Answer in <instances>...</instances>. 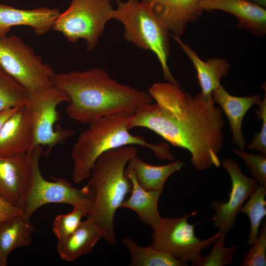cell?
Instances as JSON below:
<instances>
[{"mask_svg":"<svg viewBox=\"0 0 266 266\" xmlns=\"http://www.w3.org/2000/svg\"><path fill=\"white\" fill-rule=\"evenodd\" d=\"M191 60L197 74L201 94L207 99L212 98L211 93L220 84L222 78L228 73L230 65L225 58H211L203 61L180 37L172 36Z\"/></svg>","mask_w":266,"mask_h":266,"instance_id":"ac0fdd59","label":"cell"},{"mask_svg":"<svg viewBox=\"0 0 266 266\" xmlns=\"http://www.w3.org/2000/svg\"><path fill=\"white\" fill-rule=\"evenodd\" d=\"M32 178V151L0 156V196L21 209L30 190Z\"/></svg>","mask_w":266,"mask_h":266,"instance_id":"7c38bea8","label":"cell"},{"mask_svg":"<svg viewBox=\"0 0 266 266\" xmlns=\"http://www.w3.org/2000/svg\"><path fill=\"white\" fill-rule=\"evenodd\" d=\"M194 214H186L177 218L162 217L152 229L151 244L159 250L188 263L199 259L202 250L208 249L219 237L220 233L205 239L197 237L195 225L188 222V219Z\"/></svg>","mask_w":266,"mask_h":266,"instance_id":"9c48e42d","label":"cell"},{"mask_svg":"<svg viewBox=\"0 0 266 266\" xmlns=\"http://www.w3.org/2000/svg\"><path fill=\"white\" fill-rule=\"evenodd\" d=\"M84 216H87V214L83 209L76 207H73L72 210L67 214H58L52 226L53 232L58 240L66 238L75 232Z\"/></svg>","mask_w":266,"mask_h":266,"instance_id":"4316f807","label":"cell"},{"mask_svg":"<svg viewBox=\"0 0 266 266\" xmlns=\"http://www.w3.org/2000/svg\"><path fill=\"white\" fill-rule=\"evenodd\" d=\"M67 94L53 86L51 87L28 92V102L32 112L34 128L33 148L37 145L47 146L49 155L52 148L62 144L76 132L60 125L54 127L60 120L57 107L69 101Z\"/></svg>","mask_w":266,"mask_h":266,"instance_id":"30bf717a","label":"cell"},{"mask_svg":"<svg viewBox=\"0 0 266 266\" xmlns=\"http://www.w3.org/2000/svg\"><path fill=\"white\" fill-rule=\"evenodd\" d=\"M201 0H142L165 24L171 36L180 37L189 23L201 15Z\"/></svg>","mask_w":266,"mask_h":266,"instance_id":"9a60e30c","label":"cell"},{"mask_svg":"<svg viewBox=\"0 0 266 266\" xmlns=\"http://www.w3.org/2000/svg\"><path fill=\"white\" fill-rule=\"evenodd\" d=\"M0 266H5L0 257Z\"/></svg>","mask_w":266,"mask_h":266,"instance_id":"836d02e7","label":"cell"},{"mask_svg":"<svg viewBox=\"0 0 266 266\" xmlns=\"http://www.w3.org/2000/svg\"><path fill=\"white\" fill-rule=\"evenodd\" d=\"M265 98L259 100L256 104L259 106L255 110L256 114L259 120H262V126L260 132L255 134L254 138L247 145L249 150H256L266 154V94Z\"/></svg>","mask_w":266,"mask_h":266,"instance_id":"f546056e","label":"cell"},{"mask_svg":"<svg viewBox=\"0 0 266 266\" xmlns=\"http://www.w3.org/2000/svg\"><path fill=\"white\" fill-rule=\"evenodd\" d=\"M148 92L156 102L138 108L128 122V129L146 128L172 145L187 150L198 170L220 167L225 122L213 98L207 99L201 92L193 97L168 82L155 83Z\"/></svg>","mask_w":266,"mask_h":266,"instance_id":"6da1fadb","label":"cell"},{"mask_svg":"<svg viewBox=\"0 0 266 266\" xmlns=\"http://www.w3.org/2000/svg\"><path fill=\"white\" fill-rule=\"evenodd\" d=\"M50 80L69 97L66 110L68 117L83 124L116 113H133L152 100L149 93L119 83L99 67L54 73Z\"/></svg>","mask_w":266,"mask_h":266,"instance_id":"7a4b0ae2","label":"cell"},{"mask_svg":"<svg viewBox=\"0 0 266 266\" xmlns=\"http://www.w3.org/2000/svg\"><path fill=\"white\" fill-rule=\"evenodd\" d=\"M184 164L180 161L161 165L153 166L142 161L137 155L133 156L127 167L132 169L140 186L148 191H162L167 179L180 170Z\"/></svg>","mask_w":266,"mask_h":266,"instance_id":"7402d4cb","label":"cell"},{"mask_svg":"<svg viewBox=\"0 0 266 266\" xmlns=\"http://www.w3.org/2000/svg\"><path fill=\"white\" fill-rule=\"evenodd\" d=\"M125 173L131 181L132 189L131 196L124 200L121 207L136 212L140 220L153 229L162 218L158 209V202L163 191L144 189L138 184L133 171L131 168L127 167Z\"/></svg>","mask_w":266,"mask_h":266,"instance_id":"d6986e66","label":"cell"},{"mask_svg":"<svg viewBox=\"0 0 266 266\" xmlns=\"http://www.w3.org/2000/svg\"><path fill=\"white\" fill-rule=\"evenodd\" d=\"M259 235L248 251L243 256L240 266H266V219L261 224Z\"/></svg>","mask_w":266,"mask_h":266,"instance_id":"83f0119b","label":"cell"},{"mask_svg":"<svg viewBox=\"0 0 266 266\" xmlns=\"http://www.w3.org/2000/svg\"><path fill=\"white\" fill-rule=\"evenodd\" d=\"M28 92L0 66V113L28 103Z\"/></svg>","mask_w":266,"mask_h":266,"instance_id":"d4e9b609","label":"cell"},{"mask_svg":"<svg viewBox=\"0 0 266 266\" xmlns=\"http://www.w3.org/2000/svg\"><path fill=\"white\" fill-rule=\"evenodd\" d=\"M34 228L23 214L0 222V257L5 266L14 250L29 246Z\"/></svg>","mask_w":266,"mask_h":266,"instance_id":"44dd1931","label":"cell"},{"mask_svg":"<svg viewBox=\"0 0 266 266\" xmlns=\"http://www.w3.org/2000/svg\"><path fill=\"white\" fill-rule=\"evenodd\" d=\"M133 114L123 112L105 116L89 124L88 128L80 133L71 153L74 183L80 184L90 177L97 160L102 153L124 146L146 147L160 159L174 160L168 143L153 144L142 136L129 133L128 124Z\"/></svg>","mask_w":266,"mask_h":266,"instance_id":"277c9868","label":"cell"},{"mask_svg":"<svg viewBox=\"0 0 266 266\" xmlns=\"http://www.w3.org/2000/svg\"><path fill=\"white\" fill-rule=\"evenodd\" d=\"M259 6L264 7L266 5V0H248Z\"/></svg>","mask_w":266,"mask_h":266,"instance_id":"d6a6232c","label":"cell"},{"mask_svg":"<svg viewBox=\"0 0 266 266\" xmlns=\"http://www.w3.org/2000/svg\"><path fill=\"white\" fill-rule=\"evenodd\" d=\"M226 234L221 233L213 243V248L208 255H202L198 260L191 262L192 266H225L233 262L235 252L239 248L237 244L227 247L225 246Z\"/></svg>","mask_w":266,"mask_h":266,"instance_id":"484cf974","label":"cell"},{"mask_svg":"<svg viewBox=\"0 0 266 266\" xmlns=\"http://www.w3.org/2000/svg\"><path fill=\"white\" fill-rule=\"evenodd\" d=\"M19 107L9 108L0 113V130L5 121L17 110Z\"/></svg>","mask_w":266,"mask_h":266,"instance_id":"1f68e13d","label":"cell"},{"mask_svg":"<svg viewBox=\"0 0 266 266\" xmlns=\"http://www.w3.org/2000/svg\"><path fill=\"white\" fill-rule=\"evenodd\" d=\"M266 187L259 184L239 210V212L248 216L250 221L247 245H252L257 239L261 222L266 215Z\"/></svg>","mask_w":266,"mask_h":266,"instance_id":"cb8c5ba5","label":"cell"},{"mask_svg":"<svg viewBox=\"0 0 266 266\" xmlns=\"http://www.w3.org/2000/svg\"><path fill=\"white\" fill-rule=\"evenodd\" d=\"M22 214V210L0 196V222Z\"/></svg>","mask_w":266,"mask_h":266,"instance_id":"4dcf8cb0","label":"cell"},{"mask_svg":"<svg viewBox=\"0 0 266 266\" xmlns=\"http://www.w3.org/2000/svg\"><path fill=\"white\" fill-rule=\"evenodd\" d=\"M233 152L243 160L259 184L266 187V154L260 152L256 155L239 149H234Z\"/></svg>","mask_w":266,"mask_h":266,"instance_id":"f1b7e54d","label":"cell"},{"mask_svg":"<svg viewBox=\"0 0 266 266\" xmlns=\"http://www.w3.org/2000/svg\"><path fill=\"white\" fill-rule=\"evenodd\" d=\"M203 10H219L234 15L237 26L252 33L264 36L266 33V10L248 0H201Z\"/></svg>","mask_w":266,"mask_h":266,"instance_id":"2e32d148","label":"cell"},{"mask_svg":"<svg viewBox=\"0 0 266 266\" xmlns=\"http://www.w3.org/2000/svg\"><path fill=\"white\" fill-rule=\"evenodd\" d=\"M113 11L111 0H71L52 30L62 33L70 42L84 39L90 51L97 46L107 22L113 19Z\"/></svg>","mask_w":266,"mask_h":266,"instance_id":"52a82bcc","label":"cell"},{"mask_svg":"<svg viewBox=\"0 0 266 266\" xmlns=\"http://www.w3.org/2000/svg\"><path fill=\"white\" fill-rule=\"evenodd\" d=\"M60 14L57 8L22 9L0 3V37L6 36L12 27L17 26L31 27L37 35H43L52 30Z\"/></svg>","mask_w":266,"mask_h":266,"instance_id":"5bb4252c","label":"cell"},{"mask_svg":"<svg viewBox=\"0 0 266 266\" xmlns=\"http://www.w3.org/2000/svg\"><path fill=\"white\" fill-rule=\"evenodd\" d=\"M211 95L229 121L232 142L239 150L244 151L246 143L242 132L243 119L249 109L261 100V96L255 94L248 97H235L228 93L221 85L212 91Z\"/></svg>","mask_w":266,"mask_h":266,"instance_id":"e0dca14e","label":"cell"},{"mask_svg":"<svg viewBox=\"0 0 266 266\" xmlns=\"http://www.w3.org/2000/svg\"><path fill=\"white\" fill-rule=\"evenodd\" d=\"M221 165L230 176L231 191L227 202L213 200L210 207L215 213L212 218L214 226L218 232L226 234L234 225L241 207L259 183L255 179L245 175L233 159L224 158Z\"/></svg>","mask_w":266,"mask_h":266,"instance_id":"8fae6325","label":"cell"},{"mask_svg":"<svg viewBox=\"0 0 266 266\" xmlns=\"http://www.w3.org/2000/svg\"><path fill=\"white\" fill-rule=\"evenodd\" d=\"M42 148L41 145H37L32 151V178L29 193L22 208L23 215L30 219L37 208L51 203L70 204L83 209L88 215L94 201L93 194L88 186L86 185L78 189L63 178L51 177L52 181L45 180L39 167Z\"/></svg>","mask_w":266,"mask_h":266,"instance_id":"8992f818","label":"cell"},{"mask_svg":"<svg viewBox=\"0 0 266 266\" xmlns=\"http://www.w3.org/2000/svg\"><path fill=\"white\" fill-rule=\"evenodd\" d=\"M113 19L122 24L123 37L138 48L153 52L158 58L167 82L179 85L168 66L170 33L152 8L138 0H117Z\"/></svg>","mask_w":266,"mask_h":266,"instance_id":"5b68a950","label":"cell"},{"mask_svg":"<svg viewBox=\"0 0 266 266\" xmlns=\"http://www.w3.org/2000/svg\"></svg>","mask_w":266,"mask_h":266,"instance_id":"e575fe53","label":"cell"},{"mask_svg":"<svg viewBox=\"0 0 266 266\" xmlns=\"http://www.w3.org/2000/svg\"><path fill=\"white\" fill-rule=\"evenodd\" d=\"M34 128L28 102L17 109L0 130V156L9 157L31 152Z\"/></svg>","mask_w":266,"mask_h":266,"instance_id":"4fadbf2b","label":"cell"},{"mask_svg":"<svg viewBox=\"0 0 266 266\" xmlns=\"http://www.w3.org/2000/svg\"><path fill=\"white\" fill-rule=\"evenodd\" d=\"M137 153L135 146L127 145L102 153L97 160L86 184L94 197L87 216L96 224L102 238L111 245H116V212L132 189L131 181L125 173V166Z\"/></svg>","mask_w":266,"mask_h":266,"instance_id":"3957f363","label":"cell"},{"mask_svg":"<svg viewBox=\"0 0 266 266\" xmlns=\"http://www.w3.org/2000/svg\"><path fill=\"white\" fill-rule=\"evenodd\" d=\"M0 66L28 92L53 86L50 65L15 35L0 37Z\"/></svg>","mask_w":266,"mask_h":266,"instance_id":"ba28073f","label":"cell"},{"mask_svg":"<svg viewBox=\"0 0 266 266\" xmlns=\"http://www.w3.org/2000/svg\"><path fill=\"white\" fill-rule=\"evenodd\" d=\"M102 235L94 222L90 218L82 222L72 234L58 240L57 250L61 258L72 262L91 252Z\"/></svg>","mask_w":266,"mask_h":266,"instance_id":"ffe728a7","label":"cell"},{"mask_svg":"<svg viewBox=\"0 0 266 266\" xmlns=\"http://www.w3.org/2000/svg\"><path fill=\"white\" fill-rule=\"evenodd\" d=\"M125 247L131 255V266H187L188 263L175 258L171 255L159 250L151 244L142 247L131 237L122 240Z\"/></svg>","mask_w":266,"mask_h":266,"instance_id":"603a6c76","label":"cell"}]
</instances>
